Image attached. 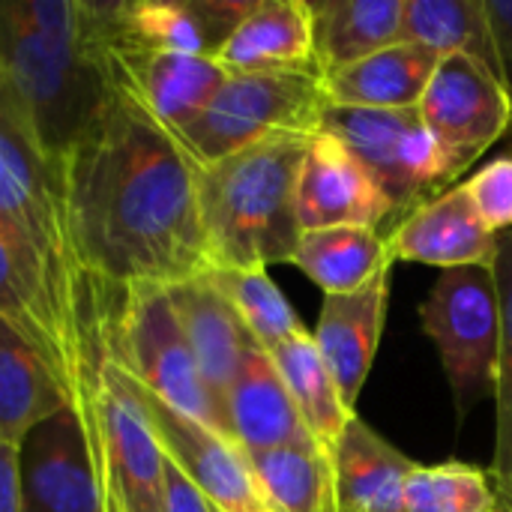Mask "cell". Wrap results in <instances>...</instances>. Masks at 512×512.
<instances>
[{
	"instance_id": "20",
	"label": "cell",
	"mask_w": 512,
	"mask_h": 512,
	"mask_svg": "<svg viewBox=\"0 0 512 512\" xmlns=\"http://www.w3.org/2000/svg\"><path fill=\"white\" fill-rule=\"evenodd\" d=\"M417 462L354 417L333 450L339 512H405V486Z\"/></svg>"
},
{
	"instance_id": "19",
	"label": "cell",
	"mask_w": 512,
	"mask_h": 512,
	"mask_svg": "<svg viewBox=\"0 0 512 512\" xmlns=\"http://www.w3.org/2000/svg\"><path fill=\"white\" fill-rule=\"evenodd\" d=\"M165 291L189 339L201 378L225 411V393L234 384L246 354L255 348V339L207 273L180 285H168Z\"/></svg>"
},
{
	"instance_id": "13",
	"label": "cell",
	"mask_w": 512,
	"mask_h": 512,
	"mask_svg": "<svg viewBox=\"0 0 512 512\" xmlns=\"http://www.w3.org/2000/svg\"><path fill=\"white\" fill-rule=\"evenodd\" d=\"M102 51L114 87L135 99L150 117H156L174 135L195 123L201 111L213 102L219 87L228 81V72L216 63V57L144 51L114 39L108 30V3Z\"/></svg>"
},
{
	"instance_id": "32",
	"label": "cell",
	"mask_w": 512,
	"mask_h": 512,
	"mask_svg": "<svg viewBox=\"0 0 512 512\" xmlns=\"http://www.w3.org/2000/svg\"><path fill=\"white\" fill-rule=\"evenodd\" d=\"M498 300H501V351H498V381H495V459L492 477L498 492L512 512V231L498 237L495 258Z\"/></svg>"
},
{
	"instance_id": "34",
	"label": "cell",
	"mask_w": 512,
	"mask_h": 512,
	"mask_svg": "<svg viewBox=\"0 0 512 512\" xmlns=\"http://www.w3.org/2000/svg\"><path fill=\"white\" fill-rule=\"evenodd\" d=\"M165 501H168V512H216L183 477V471L168 459H165Z\"/></svg>"
},
{
	"instance_id": "11",
	"label": "cell",
	"mask_w": 512,
	"mask_h": 512,
	"mask_svg": "<svg viewBox=\"0 0 512 512\" xmlns=\"http://www.w3.org/2000/svg\"><path fill=\"white\" fill-rule=\"evenodd\" d=\"M117 369V366H114ZM120 372V369H117ZM126 390L144 411L162 453L216 512H276L270 507L249 456L225 435L174 411L159 396L120 372Z\"/></svg>"
},
{
	"instance_id": "2",
	"label": "cell",
	"mask_w": 512,
	"mask_h": 512,
	"mask_svg": "<svg viewBox=\"0 0 512 512\" xmlns=\"http://www.w3.org/2000/svg\"><path fill=\"white\" fill-rule=\"evenodd\" d=\"M0 234L45 306L81 387L99 402L120 297L93 270L66 180L0 90Z\"/></svg>"
},
{
	"instance_id": "1",
	"label": "cell",
	"mask_w": 512,
	"mask_h": 512,
	"mask_svg": "<svg viewBox=\"0 0 512 512\" xmlns=\"http://www.w3.org/2000/svg\"><path fill=\"white\" fill-rule=\"evenodd\" d=\"M198 168L183 141L120 90L69 156L66 180L84 252L117 297L213 270Z\"/></svg>"
},
{
	"instance_id": "5",
	"label": "cell",
	"mask_w": 512,
	"mask_h": 512,
	"mask_svg": "<svg viewBox=\"0 0 512 512\" xmlns=\"http://www.w3.org/2000/svg\"><path fill=\"white\" fill-rule=\"evenodd\" d=\"M330 99L321 72L228 75L213 102L177 138L198 165L276 135H318Z\"/></svg>"
},
{
	"instance_id": "25",
	"label": "cell",
	"mask_w": 512,
	"mask_h": 512,
	"mask_svg": "<svg viewBox=\"0 0 512 512\" xmlns=\"http://www.w3.org/2000/svg\"><path fill=\"white\" fill-rule=\"evenodd\" d=\"M63 408L69 402L42 357L0 318V444L18 447L33 426Z\"/></svg>"
},
{
	"instance_id": "16",
	"label": "cell",
	"mask_w": 512,
	"mask_h": 512,
	"mask_svg": "<svg viewBox=\"0 0 512 512\" xmlns=\"http://www.w3.org/2000/svg\"><path fill=\"white\" fill-rule=\"evenodd\" d=\"M390 273H378L369 285L351 294H324L315 327V345L327 360L345 405L354 411L363 384L378 357V345L390 306Z\"/></svg>"
},
{
	"instance_id": "12",
	"label": "cell",
	"mask_w": 512,
	"mask_h": 512,
	"mask_svg": "<svg viewBox=\"0 0 512 512\" xmlns=\"http://www.w3.org/2000/svg\"><path fill=\"white\" fill-rule=\"evenodd\" d=\"M96 414L108 512H168L165 453L111 363L102 372Z\"/></svg>"
},
{
	"instance_id": "29",
	"label": "cell",
	"mask_w": 512,
	"mask_h": 512,
	"mask_svg": "<svg viewBox=\"0 0 512 512\" xmlns=\"http://www.w3.org/2000/svg\"><path fill=\"white\" fill-rule=\"evenodd\" d=\"M108 30L114 39L165 54L213 57L216 45L195 0H132L108 3Z\"/></svg>"
},
{
	"instance_id": "10",
	"label": "cell",
	"mask_w": 512,
	"mask_h": 512,
	"mask_svg": "<svg viewBox=\"0 0 512 512\" xmlns=\"http://www.w3.org/2000/svg\"><path fill=\"white\" fill-rule=\"evenodd\" d=\"M417 108L453 177H462L512 126V96L504 78L465 54L438 60Z\"/></svg>"
},
{
	"instance_id": "30",
	"label": "cell",
	"mask_w": 512,
	"mask_h": 512,
	"mask_svg": "<svg viewBox=\"0 0 512 512\" xmlns=\"http://www.w3.org/2000/svg\"><path fill=\"white\" fill-rule=\"evenodd\" d=\"M207 276L240 315L258 348L273 351L279 342L306 330L279 285L270 279L267 267H225L210 270Z\"/></svg>"
},
{
	"instance_id": "28",
	"label": "cell",
	"mask_w": 512,
	"mask_h": 512,
	"mask_svg": "<svg viewBox=\"0 0 512 512\" xmlns=\"http://www.w3.org/2000/svg\"><path fill=\"white\" fill-rule=\"evenodd\" d=\"M276 512H339L333 456L321 444L246 453Z\"/></svg>"
},
{
	"instance_id": "36",
	"label": "cell",
	"mask_w": 512,
	"mask_h": 512,
	"mask_svg": "<svg viewBox=\"0 0 512 512\" xmlns=\"http://www.w3.org/2000/svg\"><path fill=\"white\" fill-rule=\"evenodd\" d=\"M0 512H21L18 447L12 444H0Z\"/></svg>"
},
{
	"instance_id": "7",
	"label": "cell",
	"mask_w": 512,
	"mask_h": 512,
	"mask_svg": "<svg viewBox=\"0 0 512 512\" xmlns=\"http://www.w3.org/2000/svg\"><path fill=\"white\" fill-rule=\"evenodd\" d=\"M420 324L438 348L459 423L495 399L501 351V300L495 264L444 270L420 306Z\"/></svg>"
},
{
	"instance_id": "33",
	"label": "cell",
	"mask_w": 512,
	"mask_h": 512,
	"mask_svg": "<svg viewBox=\"0 0 512 512\" xmlns=\"http://www.w3.org/2000/svg\"><path fill=\"white\" fill-rule=\"evenodd\" d=\"M465 189L492 234L501 237L512 231V153L483 165L465 180Z\"/></svg>"
},
{
	"instance_id": "35",
	"label": "cell",
	"mask_w": 512,
	"mask_h": 512,
	"mask_svg": "<svg viewBox=\"0 0 512 512\" xmlns=\"http://www.w3.org/2000/svg\"><path fill=\"white\" fill-rule=\"evenodd\" d=\"M486 6H489L492 33L498 42L501 66H504V81L512 96V0H486Z\"/></svg>"
},
{
	"instance_id": "4",
	"label": "cell",
	"mask_w": 512,
	"mask_h": 512,
	"mask_svg": "<svg viewBox=\"0 0 512 512\" xmlns=\"http://www.w3.org/2000/svg\"><path fill=\"white\" fill-rule=\"evenodd\" d=\"M312 135H276L198 168L201 222L213 270L291 264L297 177Z\"/></svg>"
},
{
	"instance_id": "26",
	"label": "cell",
	"mask_w": 512,
	"mask_h": 512,
	"mask_svg": "<svg viewBox=\"0 0 512 512\" xmlns=\"http://www.w3.org/2000/svg\"><path fill=\"white\" fill-rule=\"evenodd\" d=\"M324 294H351L393 267L387 237L372 228L303 231L291 258Z\"/></svg>"
},
{
	"instance_id": "37",
	"label": "cell",
	"mask_w": 512,
	"mask_h": 512,
	"mask_svg": "<svg viewBox=\"0 0 512 512\" xmlns=\"http://www.w3.org/2000/svg\"><path fill=\"white\" fill-rule=\"evenodd\" d=\"M510 135H512V126H510Z\"/></svg>"
},
{
	"instance_id": "31",
	"label": "cell",
	"mask_w": 512,
	"mask_h": 512,
	"mask_svg": "<svg viewBox=\"0 0 512 512\" xmlns=\"http://www.w3.org/2000/svg\"><path fill=\"white\" fill-rule=\"evenodd\" d=\"M405 512H510L492 471L465 462L417 465L405 486Z\"/></svg>"
},
{
	"instance_id": "8",
	"label": "cell",
	"mask_w": 512,
	"mask_h": 512,
	"mask_svg": "<svg viewBox=\"0 0 512 512\" xmlns=\"http://www.w3.org/2000/svg\"><path fill=\"white\" fill-rule=\"evenodd\" d=\"M321 132L336 135L363 162L393 207V225L456 180L420 108L330 105Z\"/></svg>"
},
{
	"instance_id": "9",
	"label": "cell",
	"mask_w": 512,
	"mask_h": 512,
	"mask_svg": "<svg viewBox=\"0 0 512 512\" xmlns=\"http://www.w3.org/2000/svg\"><path fill=\"white\" fill-rule=\"evenodd\" d=\"M21 512H108L99 423L63 408L18 444Z\"/></svg>"
},
{
	"instance_id": "22",
	"label": "cell",
	"mask_w": 512,
	"mask_h": 512,
	"mask_svg": "<svg viewBox=\"0 0 512 512\" xmlns=\"http://www.w3.org/2000/svg\"><path fill=\"white\" fill-rule=\"evenodd\" d=\"M405 0H318L315 66L321 75L351 66L381 48L402 42Z\"/></svg>"
},
{
	"instance_id": "17",
	"label": "cell",
	"mask_w": 512,
	"mask_h": 512,
	"mask_svg": "<svg viewBox=\"0 0 512 512\" xmlns=\"http://www.w3.org/2000/svg\"><path fill=\"white\" fill-rule=\"evenodd\" d=\"M213 57L228 75L318 72L312 3L255 0Z\"/></svg>"
},
{
	"instance_id": "21",
	"label": "cell",
	"mask_w": 512,
	"mask_h": 512,
	"mask_svg": "<svg viewBox=\"0 0 512 512\" xmlns=\"http://www.w3.org/2000/svg\"><path fill=\"white\" fill-rule=\"evenodd\" d=\"M438 54L417 42H396L351 66L321 75L330 105L417 108L438 66Z\"/></svg>"
},
{
	"instance_id": "3",
	"label": "cell",
	"mask_w": 512,
	"mask_h": 512,
	"mask_svg": "<svg viewBox=\"0 0 512 512\" xmlns=\"http://www.w3.org/2000/svg\"><path fill=\"white\" fill-rule=\"evenodd\" d=\"M102 24L90 39L39 33L0 0V90L36 144L60 165L96 129L117 90L108 75Z\"/></svg>"
},
{
	"instance_id": "14",
	"label": "cell",
	"mask_w": 512,
	"mask_h": 512,
	"mask_svg": "<svg viewBox=\"0 0 512 512\" xmlns=\"http://www.w3.org/2000/svg\"><path fill=\"white\" fill-rule=\"evenodd\" d=\"M297 225L300 231L321 228H372L384 237L393 228V207L363 162L330 132L309 141L297 177Z\"/></svg>"
},
{
	"instance_id": "6",
	"label": "cell",
	"mask_w": 512,
	"mask_h": 512,
	"mask_svg": "<svg viewBox=\"0 0 512 512\" xmlns=\"http://www.w3.org/2000/svg\"><path fill=\"white\" fill-rule=\"evenodd\" d=\"M108 363L174 411L231 438L225 411L201 378L165 288L147 285L120 297L108 336Z\"/></svg>"
},
{
	"instance_id": "15",
	"label": "cell",
	"mask_w": 512,
	"mask_h": 512,
	"mask_svg": "<svg viewBox=\"0 0 512 512\" xmlns=\"http://www.w3.org/2000/svg\"><path fill=\"white\" fill-rule=\"evenodd\" d=\"M387 249L393 261H414L444 273L474 264H495L498 234L486 228L465 183H459L396 222L387 234Z\"/></svg>"
},
{
	"instance_id": "18",
	"label": "cell",
	"mask_w": 512,
	"mask_h": 512,
	"mask_svg": "<svg viewBox=\"0 0 512 512\" xmlns=\"http://www.w3.org/2000/svg\"><path fill=\"white\" fill-rule=\"evenodd\" d=\"M225 420L231 441L243 453L318 444L309 435L276 363L258 345L246 354L234 384L225 393Z\"/></svg>"
},
{
	"instance_id": "27",
	"label": "cell",
	"mask_w": 512,
	"mask_h": 512,
	"mask_svg": "<svg viewBox=\"0 0 512 512\" xmlns=\"http://www.w3.org/2000/svg\"><path fill=\"white\" fill-rule=\"evenodd\" d=\"M402 42H417L438 57H474L504 78L486 0H405Z\"/></svg>"
},
{
	"instance_id": "24",
	"label": "cell",
	"mask_w": 512,
	"mask_h": 512,
	"mask_svg": "<svg viewBox=\"0 0 512 512\" xmlns=\"http://www.w3.org/2000/svg\"><path fill=\"white\" fill-rule=\"evenodd\" d=\"M267 354L276 363L309 435L333 456L339 438L345 435L357 411L345 405L339 384L315 345V336L309 330H300Z\"/></svg>"
},
{
	"instance_id": "23",
	"label": "cell",
	"mask_w": 512,
	"mask_h": 512,
	"mask_svg": "<svg viewBox=\"0 0 512 512\" xmlns=\"http://www.w3.org/2000/svg\"><path fill=\"white\" fill-rule=\"evenodd\" d=\"M0 318L33 345V351L42 357V363L54 375L57 387L63 390L69 408L78 411L84 420L99 423V414H96L99 402H93L90 393L81 387L78 372H75V366H72V360H69V354H66L48 312H45V306L39 303L33 285L27 282V276H24L15 252L3 240V234H0Z\"/></svg>"
}]
</instances>
